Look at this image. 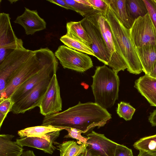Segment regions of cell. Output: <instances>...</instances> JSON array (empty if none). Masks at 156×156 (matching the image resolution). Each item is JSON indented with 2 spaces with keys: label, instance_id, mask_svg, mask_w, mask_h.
<instances>
[{
  "label": "cell",
  "instance_id": "f35d334b",
  "mask_svg": "<svg viewBox=\"0 0 156 156\" xmlns=\"http://www.w3.org/2000/svg\"><path fill=\"white\" fill-rule=\"evenodd\" d=\"M152 154H156V151H154L151 152H149Z\"/></svg>",
  "mask_w": 156,
  "mask_h": 156
},
{
  "label": "cell",
  "instance_id": "6da1fadb",
  "mask_svg": "<svg viewBox=\"0 0 156 156\" xmlns=\"http://www.w3.org/2000/svg\"><path fill=\"white\" fill-rule=\"evenodd\" d=\"M111 118L106 109L96 103L79 101L65 111L44 116L42 125L74 128L85 133L95 127L104 126Z\"/></svg>",
  "mask_w": 156,
  "mask_h": 156
},
{
  "label": "cell",
  "instance_id": "d590c367",
  "mask_svg": "<svg viewBox=\"0 0 156 156\" xmlns=\"http://www.w3.org/2000/svg\"><path fill=\"white\" fill-rule=\"evenodd\" d=\"M80 156H94L93 154L87 148L86 151Z\"/></svg>",
  "mask_w": 156,
  "mask_h": 156
},
{
  "label": "cell",
  "instance_id": "ab89813d",
  "mask_svg": "<svg viewBox=\"0 0 156 156\" xmlns=\"http://www.w3.org/2000/svg\"><path fill=\"white\" fill-rule=\"evenodd\" d=\"M154 156H156V154H153Z\"/></svg>",
  "mask_w": 156,
  "mask_h": 156
},
{
  "label": "cell",
  "instance_id": "5bb4252c",
  "mask_svg": "<svg viewBox=\"0 0 156 156\" xmlns=\"http://www.w3.org/2000/svg\"><path fill=\"white\" fill-rule=\"evenodd\" d=\"M25 8L23 13L18 16L14 22L22 26L27 35H33L46 28V22L39 16L37 10Z\"/></svg>",
  "mask_w": 156,
  "mask_h": 156
},
{
  "label": "cell",
  "instance_id": "9c48e42d",
  "mask_svg": "<svg viewBox=\"0 0 156 156\" xmlns=\"http://www.w3.org/2000/svg\"><path fill=\"white\" fill-rule=\"evenodd\" d=\"M62 107L60 87L55 74L51 78L39 107L41 114L46 116L59 112Z\"/></svg>",
  "mask_w": 156,
  "mask_h": 156
},
{
  "label": "cell",
  "instance_id": "e0dca14e",
  "mask_svg": "<svg viewBox=\"0 0 156 156\" xmlns=\"http://www.w3.org/2000/svg\"><path fill=\"white\" fill-rule=\"evenodd\" d=\"M136 48L143 72L149 75L156 65V45H147Z\"/></svg>",
  "mask_w": 156,
  "mask_h": 156
},
{
  "label": "cell",
  "instance_id": "4dcf8cb0",
  "mask_svg": "<svg viewBox=\"0 0 156 156\" xmlns=\"http://www.w3.org/2000/svg\"><path fill=\"white\" fill-rule=\"evenodd\" d=\"M156 30V3L154 0H143Z\"/></svg>",
  "mask_w": 156,
  "mask_h": 156
},
{
  "label": "cell",
  "instance_id": "d4e9b609",
  "mask_svg": "<svg viewBox=\"0 0 156 156\" xmlns=\"http://www.w3.org/2000/svg\"><path fill=\"white\" fill-rule=\"evenodd\" d=\"M73 9L84 18L94 10L88 0H64Z\"/></svg>",
  "mask_w": 156,
  "mask_h": 156
},
{
  "label": "cell",
  "instance_id": "8d00e7d4",
  "mask_svg": "<svg viewBox=\"0 0 156 156\" xmlns=\"http://www.w3.org/2000/svg\"><path fill=\"white\" fill-rule=\"evenodd\" d=\"M149 76L152 77L156 78V65L153 71Z\"/></svg>",
  "mask_w": 156,
  "mask_h": 156
},
{
  "label": "cell",
  "instance_id": "7402d4cb",
  "mask_svg": "<svg viewBox=\"0 0 156 156\" xmlns=\"http://www.w3.org/2000/svg\"><path fill=\"white\" fill-rule=\"evenodd\" d=\"M60 41L68 47L78 51L95 57L90 46L73 36L67 33L61 37Z\"/></svg>",
  "mask_w": 156,
  "mask_h": 156
},
{
  "label": "cell",
  "instance_id": "8992f818",
  "mask_svg": "<svg viewBox=\"0 0 156 156\" xmlns=\"http://www.w3.org/2000/svg\"><path fill=\"white\" fill-rule=\"evenodd\" d=\"M55 55L65 69L83 73L93 66L92 60L87 54L71 49L66 46H59Z\"/></svg>",
  "mask_w": 156,
  "mask_h": 156
},
{
  "label": "cell",
  "instance_id": "9a60e30c",
  "mask_svg": "<svg viewBox=\"0 0 156 156\" xmlns=\"http://www.w3.org/2000/svg\"><path fill=\"white\" fill-rule=\"evenodd\" d=\"M64 127L42 125L27 127L18 132L20 137H37L54 142Z\"/></svg>",
  "mask_w": 156,
  "mask_h": 156
},
{
  "label": "cell",
  "instance_id": "e575fe53",
  "mask_svg": "<svg viewBox=\"0 0 156 156\" xmlns=\"http://www.w3.org/2000/svg\"><path fill=\"white\" fill-rule=\"evenodd\" d=\"M22 156H36L32 151L28 150L24 152Z\"/></svg>",
  "mask_w": 156,
  "mask_h": 156
},
{
  "label": "cell",
  "instance_id": "484cf974",
  "mask_svg": "<svg viewBox=\"0 0 156 156\" xmlns=\"http://www.w3.org/2000/svg\"><path fill=\"white\" fill-rule=\"evenodd\" d=\"M133 146L139 151H156V134L140 138L134 144Z\"/></svg>",
  "mask_w": 156,
  "mask_h": 156
},
{
  "label": "cell",
  "instance_id": "8fae6325",
  "mask_svg": "<svg viewBox=\"0 0 156 156\" xmlns=\"http://www.w3.org/2000/svg\"><path fill=\"white\" fill-rule=\"evenodd\" d=\"M58 65V60L56 58L46 64L38 73L16 89L9 98L15 102L41 81L56 74Z\"/></svg>",
  "mask_w": 156,
  "mask_h": 156
},
{
  "label": "cell",
  "instance_id": "5b68a950",
  "mask_svg": "<svg viewBox=\"0 0 156 156\" xmlns=\"http://www.w3.org/2000/svg\"><path fill=\"white\" fill-rule=\"evenodd\" d=\"M104 15L95 10L86 17L100 31L110 57L109 66L116 73L127 69V65L122 58L117 53L109 26Z\"/></svg>",
  "mask_w": 156,
  "mask_h": 156
},
{
  "label": "cell",
  "instance_id": "cb8c5ba5",
  "mask_svg": "<svg viewBox=\"0 0 156 156\" xmlns=\"http://www.w3.org/2000/svg\"><path fill=\"white\" fill-rule=\"evenodd\" d=\"M67 33L70 34L88 45L91 44L90 39L80 21H70L66 25Z\"/></svg>",
  "mask_w": 156,
  "mask_h": 156
},
{
  "label": "cell",
  "instance_id": "d6a6232c",
  "mask_svg": "<svg viewBox=\"0 0 156 156\" xmlns=\"http://www.w3.org/2000/svg\"><path fill=\"white\" fill-rule=\"evenodd\" d=\"M47 1L59 5L66 9L73 10V9L67 4L64 0H47Z\"/></svg>",
  "mask_w": 156,
  "mask_h": 156
},
{
  "label": "cell",
  "instance_id": "603a6c76",
  "mask_svg": "<svg viewBox=\"0 0 156 156\" xmlns=\"http://www.w3.org/2000/svg\"><path fill=\"white\" fill-rule=\"evenodd\" d=\"M126 5L127 13L133 21L148 13L147 7L143 0H126Z\"/></svg>",
  "mask_w": 156,
  "mask_h": 156
},
{
  "label": "cell",
  "instance_id": "3957f363",
  "mask_svg": "<svg viewBox=\"0 0 156 156\" xmlns=\"http://www.w3.org/2000/svg\"><path fill=\"white\" fill-rule=\"evenodd\" d=\"M109 26L117 53L122 58L130 73L139 74L143 68L131 38L130 30L125 27L109 6L105 15Z\"/></svg>",
  "mask_w": 156,
  "mask_h": 156
},
{
  "label": "cell",
  "instance_id": "30bf717a",
  "mask_svg": "<svg viewBox=\"0 0 156 156\" xmlns=\"http://www.w3.org/2000/svg\"><path fill=\"white\" fill-rule=\"evenodd\" d=\"M80 21L90 39L91 44L90 46L95 57L105 65L109 66L110 56L100 31L87 18H84Z\"/></svg>",
  "mask_w": 156,
  "mask_h": 156
},
{
  "label": "cell",
  "instance_id": "52a82bcc",
  "mask_svg": "<svg viewBox=\"0 0 156 156\" xmlns=\"http://www.w3.org/2000/svg\"><path fill=\"white\" fill-rule=\"evenodd\" d=\"M135 48L147 45H156V30L148 12L136 19L129 30Z\"/></svg>",
  "mask_w": 156,
  "mask_h": 156
},
{
  "label": "cell",
  "instance_id": "ffe728a7",
  "mask_svg": "<svg viewBox=\"0 0 156 156\" xmlns=\"http://www.w3.org/2000/svg\"><path fill=\"white\" fill-rule=\"evenodd\" d=\"M105 1L123 25L130 30L134 21L130 18L127 13L126 0H105Z\"/></svg>",
  "mask_w": 156,
  "mask_h": 156
},
{
  "label": "cell",
  "instance_id": "f1b7e54d",
  "mask_svg": "<svg viewBox=\"0 0 156 156\" xmlns=\"http://www.w3.org/2000/svg\"><path fill=\"white\" fill-rule=\"evenodd\" d=\"M64 128V129L66 130L68 133V134L64 136V138H71L76 139L79 141V142H77L79 144H87L89 137L82 136L81 134L83 133V131L74 128Z\"/></svg>",
  "mask_w": 156,
  "mask_h": 156
},
{
  "label": "cell",
  "instance_id": "f546056e",
  "mask_svg": "<svg viewBox=\"0 0 156 156\" xmlns=\"http://www.w3.org/2000/svg\"><path fill=\"white\" fill-rule=\"evenodd\" d=\"M94 10L105 15L109 5L105 0H88Z\"/></svg>",
  "mask_w": 156,
  "mask_h": 156
},
{
  "label": "cell",
  "instance_id": "60d3db41",
  "mask_svg": "<svg viewBox=\"0 0 156 156\" xmlns=\"http://www.w3.org/2000/svg\"><path fill=\"white\" fill-rule=\"evenodd\" d=\"M94 156H98V155H93Z\"/></svg>",
  "mask_w": 156,
  "mask_h": 156
},
{
  "label": "cell",
  "instance_id": "836d02e7",
  "mask_svg": "<svg viewBox=\"0 0 156 156\" xmlns=\"http://www.w3.org/2000/svg\"><path fill=\"white\" fill-rule=\"evenodd\" d=\"M137 156H154L152 153L145 151H139V152Z\"/></svg>",
  "mask_w": 156,
  "mask_h": 156
},
{
  "label": "cell",
  "instance_id": "74e56055",
  "mask_svg": "<svg viewBox=\"0 0 156 156\" xmlns=\"http://www.w3.org/2000/svg\"><path fill=\"white\" fill-rule=\"evenodd\" d=\"M11 4L13 3V2H16L17 1V0H9V1Z\"/></svg>",
  "mask_w": 156,
  "mask_h": 156
},
{
  "label": "cell",
  "instance_id": "1f68e13d",
  "mask_svg": "<svg viewBox=\"0 0 156 156\" xmlns=\"http://www.w3.org/2000/svg\"><path fill=\"white\" fill-rule=\"evenodd\" d=\"M115 156H133L131 149L122 144H118Z\"/></svg>",
  "mask_w": 156,
  "mask_h": 156
},
{
  "label": "cell",
  "instance_id": "7c38bea8",
  "mask_svg": "<svg viewBox=\"0 0 156 156\" xmlns=\"http://www.w3.org/2000/svg\"><path fill=\"white\" fill-rule=\"evenodd\" d=\"M9 14H0V48L10 53L15 50L24 49L22 40L16 36L10 23Z\"/></svg>",
  "mask_w": 156,
  "mask_h": 156
},
{
  "label": "cell",
  "instance_id": "4316f807",
  "mask_svg": "<svg viewBox=\"0 0 156 156\" xmlns=\"http://www.w3.org/2000/svg\"><path fill=\"white\" fill-rule=\"evenodd\" d=\"M135 110L136 109L129 103L121 101L118 104L117 114L126 121L131 119Z\"/></svg>",
  "mask_w": 156,
  "mask_h": 156
},
{
  "label": "cell",
  "instance_id": "44dd1931",
  "mask_svg": "<svg viewBox=\"0 0 156 156\" xmlns=\"http://www.w3.org/2000/svg\"><path fill=\"white\" fill-rule=\"evenodd\" d=\"M60 156H80L86 151L87 144H79L74 140L64 142L57 146Z\"/></svg>",
  "mask_w": 156,
  "mask_h": 156
},
{
  "label": "cell",
  "instance_id": "4fadbf2b",
  "mask_svg": "<svg viewBox=\"0 0 156 156\" xmlns=\"http://www.w3.org/2000/svg\"><path fill=\"white\" fill-rule=\"evenodd\" d=\"M89 139L87 148L93 155L100 156H115L118 144L106 137L104 134L92 131L87 135Z\"/></svg>",
  "mask_w": 156,
  "mask_h": 156
},
{
  "label": "cell",
  "instance_id": "277c9868",
  "mask_svg": "<svg viewBox=\"0 0 156 156\" xmlns=\"http://www.w3.org/2000/svg\"><path fill=\"white\" fill-rule=\"evenodd\" d=\"M91 85L95 103L106 109L118 99L120 80L118 74L106 65L98 66Z\"/></svg>",
  "mask_w": 156,
  "mask_h": 156
},
{
  "label": "cell",
  "instance_id": "ba28073f",
  "mask_svg": "<svg viewBox=\"0 0 156 156\" xmlns=\"http://www.w3.org/2000/svg\"><path fill=\"white\" fill-rule=\"evenodd\" d=\"M51 77L41 81L14 102L10 112L15 114L24 113L36 107H39Z\"/></svg>",
  "mask_w": 156,
  "mask_h": 156
},
{
  "label": "cell",
  "instance_id": "b9f144b4",
  "mask_svg": "<svg viewBox=\"0 0 156 156\" xmlns=\"http://www.w3.org/2000/svg\"><path fill=\"white\" fill-rule=\"evenodd\" d=\"M154 1L156 3V0H154Z\"/></svg>",
  "mask_w": 156,
  "mask_h": 156
},
{
  "label": "cell",
  "instance_id": "2e32d148",
  "mask_svg": "<svg viewBox=\"0 0 156 156\" xmlns=\"http://www.w3.org/2000/svg\"><path fill=\"white\" fill-rule=\"evenodd\" d=\"M134 87L151 106L156 107V78L145 74L136 80Z\"/></svg>",
  "mask_w": 156,
  "mask_h": 156
},
{
  "label": "cell",
  "instance_id": "7a4b0ae2",
  "mask_svg": "<svg viewBox=\"0 0 156 156\" xmlns=\"http://www.w3.org/2000/svg\"><path fill=\"white\" fill-rule=\"evenodd\" d=\"M21 52V63L0 93V99L9 98L16 89L56 58L55 54L48 48L34 51L25 48Z\"/></svg>",
  "mask_w": 156,
  "mask_h": 156
},
{
  "label": "cell",
  "instance_id": "83f0119b",
  "mask_svg": "<svg viewBox=\"0 0 156 156\" xmlns=\"http://www.w3.org/2000/svg\"><path fill=\"white\" fill-rule=\"evenodd\" d=\"M14 103L10 98L0 99V128Z\"/></svg>",
  "mask_w": 156,
  "mask_h": 156
},
{
  "label": "cell",
  "instance_id": "d6986e66",
  "mask_svg": "<svg viewBox=\"0 0 156 156\" xmlns=\"http://www.w3.org/2000/svg\"><path fill=\"white\" fill-rule=\"evenodd\" d=\"M16 141L21 146H27L42 150L45 153L52 154L56 149L53 142L37 137H28L16 139Z\"/></svg>",
  "mask_w": 156,
  "mask_h": 156
},
{
  "label": "cell",
  "instance_id": "ac0fdd59",
  "mask_svg": "<svg viewBox=\"0 0 156 156\" xmlns=\"http://www.w3.org/2000/svg\"><path fill=\"white\" fill-rule=\"evenodd\" d=\"M14 136L12 134H0V156H22L23 147L12 140Z\"/></svg>",
  "mask_w": 156,
  "mask_h": 156
}]
</instances>
